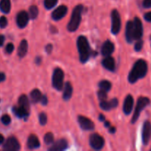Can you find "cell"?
Wrapping results in <instances>:
<instances>
[{"instance_id":"obj_1","label":"cell","mask_w":151,"mask_h":151,"mask_svg":"<svg viewBox=\"0 0 151 151\" xmlns=\"http://www.w3.org/2000/svg\"><path fill=\"white\" fill-rule=\"evenodd\" d=\"M147 72V64L145 60L140 59L134 63L128 75V81L134 83L140 78H144Z\"/></svg>"},{"instance_id":"obj_2","label":"cell","mask_w":151,"mask_h":151,"mask_svg":"<svg viewBox=\"0 0 151 151\" xmlns=\"http://www.w3.org/2000/svg\"><path fill=\"white\" fill-rule=\"evenodd\" d=\"M77 44L80 54V60L81 63H86L90 56V47L86 38L84 36H80L77 41Z\"/></svg>"},{"instance_id":"obj_3","label":"cell","mask_w":151,"mask_h":151,"mask_svg":"<svg viewBox=\"0 0 151 151\" xmlns=\"http://www.w3.org/2000/svg\"><path fill=\"white\" fill-rule=\"evenodd\" d=\"M83 10V6L82 4H78L74 8L72 17L68 24V30L70 32H74L78 29L80 23H81V14H82Z\"/></svg>"},{"instance_id":"obj_4","label":"cell","mask_w":151,"mask_h":151,"mask_svg":"<svg viewBox=\"0 0 151 151\" xmlns=\"http://www.w3.org/2000/svg\"><path fill=\"white\" fill-rule=\"evenodd\" d=\"M63 77L64 73L63 70L60 68H56L53 72L52 85L54 88L58 91L61 90L63 86Z\"/></svg>"},{"instance_id":"obj_5","label":"cell","mask_w":151,"mask_h":151,"mask_svg":"<svg viewBox=\"0 0 151 151\" xmlns=\"http://www.w3.org/2000/svg\"><path fill=\"white\" fill-rule=\"evenodd\" d=\"M150 103V100L147 97H141L139 98L138 102H137V107H136L135 111H134V116L132 118V123H135L137 120L138 119L140 113L142 111L145 109L147 106H148Z\"/></svg>"},{"instance_id":"obj_6","label":"cell","mask_w":151,"mask_h":151,"mask_svg":"<svg viewBox=\"0 0 151 151\" xmlns=\"http://www.w3.org/2000/svg\"><path fill=\"white\" fill-rule=\"evenodd\" d=\"M111 19H112V27L111 32L112 33L116 35L119 33L121 28V19L119 12L116 10H114L111 13Z\"/></svg>"},{"instance_id":"obj_7","label":"cell","mask_w":151,"mask_h":151,"mask_svg":"<svg viewBox=\"0 0 151 151\" xmlns=\"http://www.w3.org/2000/svg\"><path fill=\"white\" fill-rule=\"evenodd\" d=\"M90 145L94 150H100L104 145L105 141L103 137L97 134H91L89 139Z\"/></svg>"},{"instance_id":"obj_8","label":"cell","mask_w":151,"mask_h":151,"mask_svg":"<svg viewBox=\"0 0 151 151\" xmlns=\"http://www.w3.org/2000/svg\"><path fill=\"white\" fill-rule=\"evenodd\" d=\"M20 149V144L14 137H9L3 145V150L6 151H17Z\"/></svg>"},{"instance_id":"obj_9","label":"cell","mask_w":151,"mask_h":151,"mask_svg":"<svg viewBox=\"0 0 151 151\" xmlns=\"http://www.w3.org/2000/svg\"><path fill=\"white\" fill-rule=\"evenodd\" d=\"M78 122H79L81 128L85 131H91V130L94 129V122L86 116H78Z\"/></svg>"},{"instance_id":"obj_10","label":"cell","mask_w":151,"mask_h":151,"mask_svg":"<svg viewBox=\"0 0 151 151\" xmlns=\"http://www.w3.org/2000/svg\"><path fill=\"white\" fill-rule=\"evenodd\" d=\"M134 39L139 40L143 34V27L142 21L138 17H135L134 21Z\"/></svg>"},{"instance_id":"obj_11","label":"cell","mask_w":151,"mask_h":151,"mask_svg":"<svg viewBox=\"0 0 151 151\" xmlns=\"http://www.w3.org/2000/svg\"><path fill=\"white\" fill-rule=\"evenodd\" d=\"M151 137V123L149 121H146L143 125L142 129V141L144 145H147Z\"/></svg>"},{"instance_id":"obj_12","label":"cell","mask_w":151,"mask_h":151,"mask_svg":"<svg viewBox=\"0 0 151 151\" xmlns=\"http://www.w3.org/2000/svg\"><path fill=\"white\" fill-rule=\"evenodd\" d=\"M29 21V15L25 11H21L18 13L16 17V23L19 27L24 28L27 26Z\"/></svg>"},{"instance_id":"obj_13","label":"cell","mask_w":151,"mask_h":151,"mask_svg":"<svg viewBox=\"0 0 151 151\" xmlns=\"http://www.w3.org/2000/svg\"><path fill=\"white\" fill-rule=\"evenodd\" d=\"M67 13V7L65 5L59 6L58 8H56L52 13V18L54 20L58 21L61 19L65 16V15Z\"/></svg>"},{"instance_id":"obj_14","label":"cell","mask_w":151,"mask_h":151,"mask_svg":"<svg viewBox=\"0 0 151 151\" xmlns=\"http://www.w3.org/2000/svg\"><path fill=\"white\" fill-rule=\"evenodd\" d=\"M114 50V45L110 41H106L102 47V55L105 57L110 56Z\"/></svg>"},{"instance_id":"obj_15","label":"cell","mask_w":151,"mask_h":151,"mask_svg":"<svg viewBox=\"0 0 151 151\" xmlns=\"http://www.w3.org/2000/svg\"><path fill=\"white\" fill-rule=\"evenodd\" d=\"M68 143L66 142V139H61L58 140L57 142L54 143L52 145L51 147L49 149V150L50 151H60L63 150L67 147Z\"/></svg>"},{"instance_id":"obj_16","label":"cell","mask_w":151,"mask_h":151,"mask_svg":"<svg viewBox=\"0 0 151 151\" xmlns=\"http://www.w3.org/2000/svg\"><path fill=\"white\" fill-rule=\"evenodd\" d=\"M125 36L128 42L131 43L134 39V22L128 21L126 25V31H125Z\"/></svg>"},{"instance_id":"obj_17","label":"cell","mask_w":151,"mask_h":151,"mask_svg":"<svg viewBox=\"0 0 151 151\" xmlns=\"http://www.w3.org/2000/svg\"><path fill=\"white\" fill-rule=\"evenodd\" d=\"M133 106H134V98L131 95H128L125 98L123 106V111L125 114H130L132 111Z\"/></svg>"},{"instance_id":"obj_18","label":"cell","mask_w":151,"mask_h":151,"mask_svg":"<svg viewBox=\"0 0 151 151\" xmlns=\"http://www.w3.org/2000/svg\"><path fill=\"white\" fill-rule=\"evenodd\" d=\"M118 100L116 98L112 99L110 101L107 102L106 100H103L100 103V107L105 111H109L111 109L116 108L118 106Z\"/></svg>"},{"instance_id":"obj_19","label":"cell","mask_w":151,"mask_h":151,"mask_svg":"<svg viewBox=\"0 0 151 151\" xmlns=\"http://www.w3.org/2000/svg\"><path fill=\"white\" fill-rule=\"evenodd\" d=\"M103 65L108 70L114 71L115 69V61L114 59L111 56H107L103 60Z\"/></svg>"},{"instance_id":"obj_20","label":"cell","mask_w":151,"mask_h":151,"mask_svg":"<svg viewBox=\"0 0 151 151\" xmlns=\"http://www.w3.org/2000/svg\"><path fill=\"white\" fill-rule=\"evenodd\" d=\"M27 147L29 149H35L40 147V142L35 135H30L27 140Z\"/></svg>"},{"instance_id":"obj_21","label":"cell","mask_w":151,"mask_h":151,"mask_svg":"<svg viewBox=\"0 0 151 151\" xmlns=\"http://www.w3.org/2000/svg\"><path fill=\"white\" fill-rule=\"evenodd\" d=\"M13 113L15 114V115L19 118L26 117V116H27L28 115H29V112L27 111L26 109H24L23 107H22V106H19L18 107L17 106L13 107Z\"/></svg>"},{"instance_id":"obj_22","label":"cell","mask_w":151,"mask_h":151,"mask_svg":"<svg viewBox=\"0 0 151 151\" xmlns=\"http://www.w3.org/2000/svg\"><path fill=\"white\" fill-rule=\"evenodd\" d=\"M27 48H28V44L27 41L26 40H22L21 41L19 47L18 48V55L20 58L24 57L25 55L27 52Z\"/></svg>"},{"instance_id":"obj_23","label":"cell","mask_w":151,"mask_h":151,"mask_svg":"<svg viewBox=\"0 0 151 151\" xmlns=\"http://www.w3.org/2000/svg\"><path fill=\"white\" fill-rule=\"evenodd\" d=\"M72 94V86L69 82H66L64 86V91H63V97L65 100H69L71 98Z\"/></svg>"},{"instance_id":"obj_24","label":"cell","mask_w":151,"mask_h":151,"mask_svg":"<svg viewBox=\"0 0 151 151\" xmlns=\"http://www.w3.org/2000/svg\"><path fill=\"white\" fill-rule=\"evenodd\" d=\"M11 8L10 0H1L0 1V10L4 13H10Z\"/></svg>"},{"instance_id":"obj_25","label":"cell","mask_w":151,"mask_h":151,"mask_svg":"<svg viewBox=\"0 0 151 151\" xmlns=\"http://www.w3.org/2000/svg\"><path fill=\"white\" fill-rule=\"evenodd\" d=\"M42 97L43 96L41 94V92L38 89L32 90L30 93L31 100H32V102L33 103H36L38 102L41 101Z\"/></svg>"},{"instance_id":"obj_26","label":"cell","mask_w":151,"mask_h":151,"mask_svg":"<svg viewBox=\"0 0 151 151\" xmlns=\"http://www.w3.org/2000/svg\"><path fill=\"white\" fill-rule=\"evenodd\" d=\"M19 105L29 112V104L27 97L24 94L21 96L19 99Z\"/></svg>"},{"instance_id":"obj_27","label":"cell","mask_w":151,"mask_h":151,"mask_svg":"<svg viewBox=\"0 0 151 151\" xmlns=\"http://www.w3.org/2000/svg\"><path fill=\"white\" fill-rule=\"evenodd\" d=\"M99 87H100L101 89L108 91L111 89V83L109 81H105L104 80V81H100V83H99Z\"/></svg>"},{"instance_id":"obj_28","label":"cell","mask_w":151,"mask_h":151,"mask_svg":"<svg viewBox=\"0 0 151 151\" xmlns=\"http://www.w3.org/2000/svg\"><path fill=\"white\" fill-rule=\"evenodd\" d=\"M38 14V9L35 5H32L29 9V17L32 19H35Z\"/></svg>"},{"instance_id":"obj_29","label":"cell","mask_w":151,"mask_h":151,"mask_svg":"<svg viewBox=\"0 0 151 151\" xmlns=\"http://www.w3.org/2000/svg\"><path fill=\"white\" fill-rule=\"evenodd\" d=\"M44 142L47 145H51L52 144V142H54V136L52 133H47L44 136Z\"/></svg>"},{"instance_id":"obj_30","label":"cell","mask_w":151,"mask_h":151,"mask_svg":"<svg viewBox=\"0 0 151 151\" xmlns=\"http://www.w3.org/2000/svg\"><path fill=\"white\" fill-rule=\"evenodd\" d=\"M58 0H44V6L47 9L50 10V9L52 8L55 4H57Z\"/></svg>"},{"instance_id":"obj_31","label":"cell","mask_w":151,"mask_h":151,"mask_svg":"<svg viewBox=\"0 0 151 151\" xmlns=\"http://www.w3.org/2000/svg\"><path fill=\"white\" fill-rule=\"evenodd\" d=\"M39 122L40 124L42 125H44L47 122V116L45 113L42 112L39 114Z\"/></svg>"},{"instance_id":"obj_32","label":"cell","mask_w":151,"mask_h":151,"mask_svg":"<svg viewBox=\"0 0 151 151\" xmlns=\"http://www.w3.org/2000/svg\"><path fill=\"white\" fill-rule=\"evenodd\" d=\"M98 97L101 101L106 100V98H107V91L103 89L100 90L98 91Z\"/></svg>"},{"instance_id":"obj_33","label":"cell","mask_w":151,"mask_h":151,"mask_svg":"<svg viewBox=\"0 0 151 151\" xmlns=\"http://www.w3.org/2000/svg\"><path fill=\"white\" fill-rule=\"evenodd\" d=\"M1 122H2L4 125H7L10 123V122H11V118H10V116H9V115L4 114L1 116Z\"/></svg>"},{"instance_id":"obj_34","label":"cell","mask_w":151,"mask_h":151,"mask_svg":"<svg viewBox=\"0 0 151 151\" xmlns=\"http://www.w3.org/2000/svg\"><path fill=\"white\" fill-rule=\"evenodd\" d=\"M7 25V19L5 16H1L0 17V27L4 28Z\"/></svg>"},{"instance_id":"obj_35","label":"cell","mask_w":151,"mask_h":151,"mask_svg":"<svg viewBox=\"0 0 151 151\" xmlns=\"http://www.w3.org/2000/svg\"><path fill=\"white\" fill-rule=\"evenodd\" d=\"M13 50H14V46H13V44L12 43H9V44H7L5 48L6 52L8 53V54H10V53L13 52Z\"/></svg>"},{"instance_id":"obj_36","label":"cell","mask_w":151,"mask_h":151,"mask_svg":"<svg viewBox=\"0 0 151 151\" xmlns=\"http://www.w3.org/2000/svg\"><path fill=\"white\" fill-rule=\"evenodd\" d=\"M142 46H143V41H142V40H139V41L136 44L134 49H135L136 51L139 52L142 50Z\"/></svg>"},{"instance_id":"obj_37","label":"cell","mask_w":151,"mask_h":151,"mask_svg":"<svg viewBox=\"0 0 151 151\" xmlns=\"http://www.w3.org/2000/svg\"><path fill=\"white\" fill-rule=\"evenodd\" d=\"M143 6L145 8H150L151 7V0H144L143 1Z\"/></svg>"},{"instance_id":"obj_38","label":"cell","mask_w":151,"mask_h":151,"mask_svg":"<svg viewBox=\"0 0 151 151\" xmlns=\"http://www.w3.org/2000/svg\"><path fill=\"white\" fill-rule=\"evenodd\" d=\"M145 19L147 22H151V12H148V13H145Z\"/></svg>"},{"instance_id":"obj_39","label":"cell","mask_w":151,"mask_h":151,"mask_svg":"<svg viewBox=\"0 0 151 151\" xmlns=\"http://www.w3.org/2000/svg\"><path fill=\"white\" fill-rule=\"evenodd\" d=\"M41 103L44 105V106L47 105V102H48V101H47V97H46V96H43L42 98H41Z\"/></svg>"},{"instance_id":"obj_40","label":"cell","mask_w":151,"mask_h":151,"mask_svg":"<svg viewBox=\"0 0 151 151\" xmlns=\"http://www.w3.org/2000/svg\"><path fill=\"white\" fill-rule=\"evenodd\" d=\"M52 50V44H48V45L46 47V52H47L50 53Z\"/></svg>"},{"instance_id":"obj_41","label":"cell","mask_w":151,"mask_h":151,"mask_svg":"<svg viewBox=\"0 0 151 151\" xmlns=\"http://www.w3.org/2000/svg\"><path fill=\"white\" fill-rule=\"evenodd\" d=\"M5 78H6V76L5 75H4V73H3V72H0V83L3 82V81L5 80Z\"/></svg>"},{"instance_id":"obj_42","label":"cell","mask_w":151,"mask_h":151,"mask_svg":"<svg viewBox=\"0 0 151 151\" xmlns=\"http://www.w3.org/2000/svg\"><path fill=\"white\" fill-rule=\"evenodd\" d=\"M4 35H0V47H1V46L4 44Z\"/></svg>"},{"instance_id":"obj_43","label":"cell","mask_w":151,"mask_h":151,"mask_svg":"<svg viewBox=\"0 0 151 151\" xmlns=\"http://www.w3.org/2000/svg\"><path fill=\"white\" fill-rule=\"evenodd\" d=\"M4 137H3V136L0 134V145H1L3 142H4Z\"/></svg>"},{"instance_id":"obj_44","label":"cell","mask_w":151,"mask_h":151,"mask_svg":"<svg viewBox=\"0 0 151 151\" xmlns=\"http://www.w3.org/2000/svg\"><path fill=\"white\" fill-rule=\"evenodd\" d=\"M115 131H116V130H115V128H114V127H110V130H109V131H110V133H111V134H114V133L115 132Z\"/></svg>"},{"instance_id":"obj_45","label":"cell","mask_w":151,"mask_h":151,"mask_svg":"<svg viewBox=\"0 0 151 151\" xmlns=\"http://www.w3.org/2000/svg\"><path fill=\"white\" fill-rule=\"evenodd\" d=\"M99 119H100V120H101V121H104L105 120V117H104V116H103V114L100 115V116H99Z\"/></svg>"},{"instance_id":"obj_46","label":"cell","mask_w":151,"mask_h":151,"mask_svg":"<svg viewBox=\"0 0 151 151\" xmlns=\"http://www.w3.org/2000/svg\"><path fill=\"white\" fill-rule=\"evenodd\" d=\"M105 126L106 127H109L110 126V124H109V122H105Z\"/></svg>"}]
</instances>
